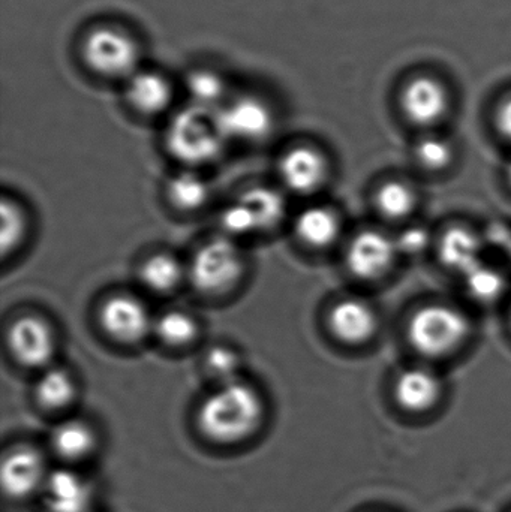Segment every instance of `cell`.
Listing matches in <instances>:
<instances>
[{"instance_id": "9", "label": "cell", "mask_w": 511, "mask_h": 512, "mask_svg": "<svg viewBox=\"0 0 511 512\" xmlns=\"http://www.w3.org/2000/svg\"><path fill=\"white\" fill-rule=\"evenodd\" d=\"M396 240L381 231H362L351 240L347 265L354 276L363 280L383 277L392 268L398 255Z\"/></svg>"}, {"instance_id": "32", "label": "cell", "mask_w": 511, "mask_h": 512, "mask_svg": "<svg viewBox=\"0 0 511 512\" xmlns=\"http://www.w3.org/2000/svg\"><path fill=\"white\" fill-rule=\"evenodd\" d=\"M428 243L429 236L423 228H411L396 240L398 251L405 254H420L428 248Z\"/></svg>"}, {"instance_id": "17", "label": "cell", "mask_w": 511, "mask_h": 512, "mask_svg": "<svg viewBox=\"0 0 511 512\" xmlns=\"http://www.w3.org/2000/svg\"><path fill=\"white\" fill-rule=\"evenodd\" d=\"M483 243L480 236L465 227H453L441 237V261L446 267L467 276L482 265Z\"/></svg>"}, {"instance_id": "23", "label": "cell", "mask_w": 511, "mask_h": 512, "mask_svg": "<svg viewBox=\"0 0 511 512\" xmlns=\"http://www.w3.org/2000/svg\"><path fill=\"white\" fill-rule=\"evenodd\" d=\"M167 195L168 200L177 209L195 212L209 201V183L195 171H182L171 177L167 186Z\"/></svg>"}, {"instance_id": "28", "label": "cell", "mask_w": 511, "mask_h": 512, "mask_svg": "<svg viewBox=\"0 0 511 512\" xmlns=\"http://www.w3.org/2000/svg\"><path fill=\"white\" fill-rule=\"evenodd\" d=\"M189 95L192 98V105L219 110L221 101L224 99V83L218 75L209 71L195 72L188 81Z\"/></svg>"}, {"instance_id": "20", "label": "cell", "mask_w": 511, "mask_h": 512, "mask_svg": "<svg viewBox=\"0 0 511 512\" xmlns=\"http://www.w3.org/2000/svg\"><path fill=\"white\" fill-rule=\"evenodd\" d=\"M77 396V384L63 367H47L35 384V397L48 411L68 408Z\"/></svg>"}, {"instance_id": "5", "label": "cell", "mask_w": 511, "mask_h": 512, "mask_svg": "<svg viewBox=\"0 0 511 512\" xmlns=\"http://www.w3.org/2000/svg\"><path fill=\"white\" fill-rule=\"evenodd\" d=\"M83 56L90 69L107 78H129L138 71L140 50L125 30L99 26L87 33Z\"/></svg>"}, {"instance_id": "16", "label": "cell", "mask_w": 511, "mask_h": 512, "mask_svg": "<svg viewBox=\"0 0 511 512\" xmlns=\"http://www.w3.org/2000/svg\"><path fill=\"white\" fill-rule=\"evenodd\" d=\"M126 99L140 113L153 116L170 107L173 86L167 77L155 71H137L128 78Z\"/></svg>"}, {"instance_id": "22", "label": "cell", "mask_w": 511, "mask_h": 512, "mask_svg": "<svg viewBox=\"0 0 511 512\" xmlns=\"http://www.w3.org/2000/svg\"><path fill=\"white\" fill-rule=\"evenodd\" d=\"M186 270L176 256L168 252L150 255L140 268L141 280L158 294L174 291L182 283Z\"/></svg>"}, {"instance_id": "35", "label": "cell", "mask_w": 511, "mask_h": 512, "mask_svg": "<svg viewBox=\"0 0 511 512\" xmlns=\"http://www.w3.org/2000/svg\"><path fill=\"white\" fill-rule=\"evenodd\" d=\"M507 252H509V254L511 256V242H510V245H509V249H507Z\"/></svg>"}, {"instance_id": "25", "label": "cell", "mask_w": 511, "mask_h": 512, "mask_svg": "<svg viewBox=\"0 0 511 512\" xmlns=\"http://www.w3.org/2000/svg\"><path fill=\"white\" fill-rule=\"evenodd\" d=\"M0 216H2L0 246H2L3 258H6L20 248L26 237L29 221L23 207L17 201L9 200L8 197H3Z\"/></svg>"}, {"instance_id": "34", "label": "cell", "mask_w": 511, "mask_h": 512, "mask_svg": "<svg viewBox=\"0 0 511 512\" xmlns=\"http://www.w3.org/2000/svg\"><path fill=\"white\" fill-rule=\"evenodd\" d=\"M509 179H510V182H511V164L509 165Z\"/></svg>"}, {"instance_id": "7", "label": "cell", "mask_w": 511, "mask_h": 512, "mask_svg": "<svg viewBox=\"0 0 511 512\" xmlns=\"http://www.w3.org/2000/svg\"><path fill=\"white\" fill-rule=\"evenodd\" d=\"M102 330L120 343H137L153 330L152 316L146 304L131 294H114L99 309Z\"/></svg>"}, {"instance_id": "29", "label": "cell", "mask_w": 511, "mask_h": 512, "mask_svg": "<svg viewBox=\"0 0 511 512\" xmlns=\"http://www.w3.org/2000/svg\"><path fill=\"white\" fill-rule=\"evenodd\" d=\"M468 291L477 300L494 301L500 297L506 288V280L503 274L495 268L482 264L465 276Z\"/></svg>"}, {"instance_id": "31", "label": "cell", "mask_w": 511, "mask_h": 512, "mask_svg": "<svg viewBox=\"0 0 511 512\" xmlns=\"http://www.w3.org/2000/svg\"><path fill=\"white\" fill-rule=\"evenodd\" d=\"M416 155L423 167L432 171H440L452 164L455 152H453L452 144L446 138L432 135V137H426L420 141Z\"/></svg>"}, {"instance_id": "24", "label": "cell", "mask_w": 511, "mask_h": 512, "mask_svg": "<svg viewBox=\"0 0 511 512\" xmlns=\"http://www.w3.org/2000/svg\"><path fill=\"white\" fill-rule=\"evenodd\" d=\"M153 330L165 345L173 348L191 345L200 333L197 319L183 310H168L162 313L153 324Z\"/></svg>"}, {"instance_id": "12", "label": "cell", "mask_w": 511, "mask_h": 512, "mask_svg": "<svg viewBox=\"0 0 511 512\" xmlns=\"http://www.w3.org/2000/svg\"><path fill=\"white\" fill-rule=\"evenodd\" d=\"M2 489L9 498L21 499L44 487V460L38 451L29 447L15 448L3 459Z\"/></svg>"}, {"instance_id": "3", "label": "cell", "mask_w": 511, "mask_h": 512, "mask_svg": "<svg viewBox=\"0 0 511 512\" xmlns=\"http://www.w3.org/2000/svg\"><path fill=\"white\" fill-rule=\"evenodd\" d=\"M471 333V322L465 313L449 304H428L411 316L408 339L426 357L452 354L464 345Z\"/></svg>"}, {"instance_id": "33", "label": "cell", "mask_w": 511, "mask_h": 512, "mask_svg": "<svg viewBox=\"0 0 511 512\" xmlns=\"http://www.w3.org/2000/svg\"><path fill=\"white\" fill-rule=\"evenodd\" d=\"M497 125L501 134L511 141V96L503 101V104L498 108Z\"/></svg>"}, {"instance_id": "10", "label": "cell", "mask_w": 511, "mask_h": 512, "mask_svg": "<svg viewBox=\"0 0 511 512\" xmlns=\"http://www.w3.org/2000/svg\"><path fill=\"white\" fill-rule=\"evenodd\" d=\"M401 107L410 122L432 126L443 120L450 107V95L444 84L429 75L408 81L401 93Z\"/></svg>"}, {"instance_id": "27", "label": "cell", "mask_w": 511, "mask_h": 512, "mask_svg": "<svg viewBox=\"0 0 511 512\" xmlns=\"http://www.w3.org/2000/svg\"><path fill=\"white\" fill-rule=\"evenodd\" d=\"M240 367L242 360L239 352L228 346H213L204 355V369L219 385L240 379Z\"/></svg>"}, {"instance_id": "15", "label": "cell", "mask_w": 511, "mask_h": 512, "mask_svg": "<svg viewBox=\"0 0 511 512\" xmlns=\"http://www.w3.org/2000/svg\"><path fill=\"white\" fill-rule=\"evenodd\" d=\"M395 396L405 411L426 412L437 405L441 397V381L434 372L422 367L407 369L398 376Z\"/></svg>"}, {"instance_id": "11", "label": "cell", "mask_w": 511, "mask_h": 512, "mask_svg": "<svg viewBox=\"0 0 511 512\" xmlns=\"http://www.w3.org/2000/svg\"><path fill=\"white\" fill-rule=\"evenodd\" d=\"M279 174L290 191L312 194L326 182L329 162L323 152L303 144L284 153L279 162Z\"/></svg>"}, {"instance_id": "30", "label": "cell", "mask_w": 511, "mask_h": 512, "mask_svg": "<svg viewBox=\"0 0 511 512\" xmlns=\"http://www.w3.org/2000/svg\"><path fill=\"white\" fill-rule=\"evenodd\" d=\"M221 227L224 230V236L233 240L234 237H246L258 233L254 216L239 198L222 210Z\"/></svg>"}, {"instance_id": "13", "label": "cell", "mask_w": 511, "mask_h": 512, "mask_svg": "<svg viewBox=\"0 0 511 512\" xmlns=\"http://www.w3.org/2000/svg\"><path fill=\"white\" fill-rule=\"evenodd\" d=\"M329 325L341 342L362 345L377 333L378 316L366 301L347 298L330 309Z\"/></svg>"}, {"instance_id": "1", "label": "cell", "mask_w": 511, "mask_h": 512, "mask_svg": "<svg viewBox=\"0 0 511 512\" xmlns=\"http://www.w3.org/2000/svg\"><path fill=\"white\" fill-rule=\"evenodd\" d=\"M264 403L260 393L246 382L219 385L198 409V427L209 441L237 444L260 429Z\"/></svg>"}, {"instance_id": "18", "label": "cell", "mask_w": 511, "mask_h": 512, "mask_svg": "<svg viewBox=\"0 0 511 512\" xmlns=\"http://www.w3.org/2000/svg\"><path fill=\"white\" fill-rule=\"evenodd\" d=\"M294 231L300 242L309 248H329L341 234V221L330 207L311 206L297 215Z\"/></svg>"}, {"instance_id": "14", "label": "cell", "mask_w": 511, "mask_h": 512, "mask_svg": "<svg viewBox=\"0 0 511 512\" xmlns=\"http://www.w3.org/2000/svg\"><path fill=\"white\" fill-rule=\"evenodd\" d=\"M44 502L50 512H87L92 492L86 481L72 471L59 469L45 480Z\"/></svg>"}, {"instance_id": "8", "label": "cell", "mask_w": 511, "mask_h": 512, "mask_svg": "<svg viewBox=\"0 0 511 512\" xmlns=\"http://www.w3.org/2000/svg\"><path fill=\"white\" fill-rule=\"evenodd\" d=\"M218 117L227 140L260 141L269 137L275 125L269 105L252 96L221 105Z\"/></svg>"}, {"instance_id": "19", "label": "cell", "mask_w": 511, "mask_h": 512, "mask_svg": "<svg viewBox=\"0 0 511 512\" xmlns=\"http://www.w3.org/2000/svg\"><path fill=\"white\" fill-rule=\"evenodd\" d=\"M51 445L57 456L68 462H77L86 459L95 450L96 435L84 421H63L53 430Z\"/></svg>"}, {"instance_id": "26", "label": "cell", "mask_w": 511, "mask_h": 512, "mask_svg": "<svg viewBox=\"0 0 511 512\" xmlns=\"http://www.w3.org/2000/svg\"><path fill=\"white\" fill-rule=\"evenodd\" d=\"M378 210L386 218L399 221L407 218L413 213L416 206V194L410 186L402 182H387L378 189L377 198H375Z\"/></svg>"}, {"instance_id": "6", "label": "cell", "mask_w": 511, "mask_h": 512, "mask_svg": "<svg viewBox=\"0 0 511 512\" xmlns=\"http://www.w3.org/2000/svg\"><path fill=\"white\" fill-rule=\"evenodd\" d=\"M8 348L12 357L29 369L48 367L56 352V333L47 319L38 315H24L9 327Z\"/></svg>"}, {"instance_id": "21", "label": "cell", "mask_w": 511, "mask_h": 512, "mask_svg": "<svg viewBox=\"0 0 511 512\" xmlns=\"http://www.w3.org/2000/svg\"><path fill=\"white\" fill-rule=\"evenodd\" d=\"M239 200L248 207L254 216L258 233L278 227L287 213L285 198L269 186H254L246 189Z\"/></svg>"}, {"instance_id": "2", "label": "cell", "mask_w": 511, "mask_h": 512, "mask_svg": "<svg viewBox=\"0 0 511 512\" xmlns=\"http://www.w3.org/2000/svg\"><path fill=\"white\" fill-rule=\"evenodd\" d=\"M218 110L189 105L171 119L167 147L183 164L198 167L216 161L227 143Z\"/></svg>"}, {"instance_id": "4", "label": "cell", "mask_w": 511, "mask_h": 512, "mask_svg": "<svg viewBox=\"0 0 511 512\" xmlns=\"http://www.w3.org/2000/svg\"><path fill=\"white\" fill-rule=\"evenodd\" d=\"M245 273V256L236 240L227 236L213 237L192 256L188 276L198 291L221 295L231 291Z\"/></svg>"}]
</instances>
